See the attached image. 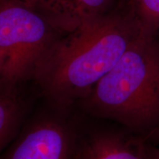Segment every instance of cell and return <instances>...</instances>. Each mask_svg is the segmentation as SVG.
I'll use <instances>...</instances> for the list:
<instances>
[{"label": "cell", "instance_id": "cell-1", "mask_svg": "<svg viewBox=\"0 0 159 159\" xmlns=\"http://www.w3.org/2000/svg\"><path fill=\"white\" fill-rule=\"evenodd\" d=\"M144 30L129 6L127 12L108 11L94 18L55 41L34 79L58 106L80 102Z\"/></svg>", "mask_w": 159, "mask_h": 159}, {"label": "cell", "instance_id": "cell-2", "mask_svg": "<svg viewBox=\"0 0 159 159\" xmlns=\"http://www.w3.org/2000/svg\"><path fill=\"white\" fill-rule=\"evenodd\" d=\"M89 114L145 139L159 128V39L144 30L85 98Z\"/></svg>", "mask_w": 159, "mask_h": 159}, {"label": "cell", "instance_id": "cell-3", "mask_svg": "<svg viewBox=\"0 0 159 159\" xmlns=\"http://www.w3.org/2000/svg\"><path fill=\"white\" fill-rule=\"evenodd\" d=\"M35 10L23 2L0 3V92H15L35 71L57 39Z\"/></svg>", "mask_w": 159, "mask_h": 159}, {"label": "cell", "instance_id": "cell-4", "mask_svg": "<svg viewBox=\"0 0 159 159\" xmlns=\"http://www.w3.org/2000/svg\"><path fill=\"white\" fill-rule=\"evenodd\" d=\"M0 159H77L68 130L55 121H43L18 139Z\"/></svg>", "mask_w": 159, "mask_h": 159}, {"label": "cell", "instance_id": "cell-5", "mask_svg": "<svg viewBox=\"0 0 159 159\" xmlns=\"http://www.w3.org/2000/svg\"><path fill=\"white\" fill-rule=\"evenodd\" d=\"M112 2L113 0H39L34 10L55 30L67 34L108 13Z\"/></svg>", "mask_w": 159, "mask_h": 159}, {"label": "cell", "instance_id": "cell-6", "mask_svg": "<svg viewBox=\"0 0 159 159\" xmlns=\"http://www.w3.org/2000/svg\"><path fill=\"white\" fill-rule=\"evenodd\" d=\"M145 140L114 133H99L76 148L77 159H147Z\"/></svg>", "mask_w": 159, "mask_h": 159}, {"label": "cell", "instance_id": "cell-7", "mask_svg": "<svg viewBox=\"0 0 159 159\" xmlns=\"http://www.w3.org/2000/svg\"><path fill=\"white\" fill-rule=\"evenodd\" d=\"M21 114V102L16 91L0 92V153L14 134Z\"/></svg>", "mask_w": 159, "mask_h": 159}, {"label": "cell", "instance_id": "cell-8", "mask_svg": "<svg viewBox=\"0 0 159 159\" xmlns=\"http://www.w3.org/2000/svg\"><path fill=\"white\" fill-rule=\"evenodd\" d=\"M128 5L146 30H159V0H129Z\"/></svg>", "mask_w": 159, "mask_h": 159}, {"label": "cell", "instance_id": "cell-9", "mask_svg": "<svg viewBox=\"0 0 159 159\" xmlns=\"http://www.w3.org/2000/svg\"><path fill=\"white\" fill-rule=\"evenodd\" d=\"M144 150L147 159H159V148L155 144L145 141Z\"/></svg>", "mask_w": 159, "mask_h": 159}, {"label": "cell", "instance_id": "cell-10", "mask_svg": "<svg viewBox=\"0 0 159 159\" xmlns=\"http://www.w3.org/2000/svg\"><path fill=\"white\" fill-rule=\"evenodd\" d=\"M144 140L152 144H159V128L149 135Z\"/></svg>", "mask_w": 159, "mask_h": 159}, {"label": "cell", "instance_id": "cell-11", "mask_svg": "<svg viewBox=\"0 0 159 159\" xmlns=\"http://www.w3.org/2000/svg\"><path fill=\"white\" fill-rule=\"evenodd\" d=\"M38 1H39V0H21V2H23L25 5L28 6L29 7L33 9L35 8Z\"/></svg>", "mask_w": 159, "mask_h": 159}]
</instances>
